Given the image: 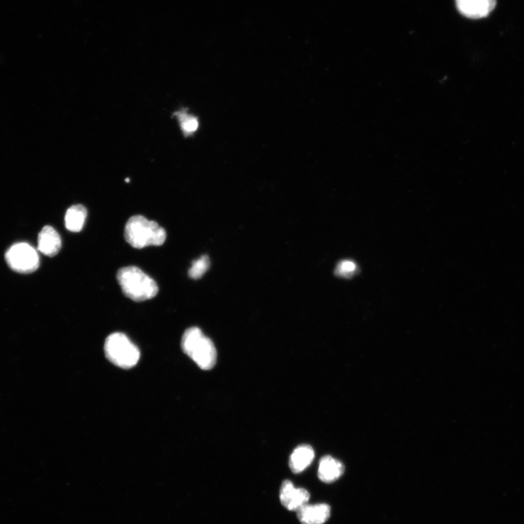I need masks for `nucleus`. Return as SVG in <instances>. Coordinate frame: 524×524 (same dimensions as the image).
<instances>
[{
	"instance_id": "f03ea898",
	"label": "nucleus",
	"mask_w": 524,
	"mask_h": 524,
	"mask_svg": "<svg viewBox=\"0 0 524 524\" xmlns=\"http://www.w3.org/2000/svg\"><path fill=\"white\" fill-rule=\"evenodd\" d=\"M117 279L123 294L135 302L151 300L159 291L156 283L140 268L135 266L120 269Z\"/></svg>"
},
{
	"instance_id": "4468645a",
	"label": "nucleus",
	"mask_w": 524,
	"mask_h": 524,
	"mask_svg": "<svg viewBox=\"0 0 524 524\" xmlns=\"http://www.w3.org/2000/svg\"><path fill=\"white\" fill-rule=\"evenodd\" d=\"M210 267V259L207 256H202L200 258L194 261L192 267L189 270V276L193 279L200 278Z\"/></svg>"
},
{
	"instance_id": "f8f14e48",
	"label": "nucleus",
	"mask_w": 524,
	"mask_h": 524,
	"mask_svg": "<svg viewBox=\"0 0 524 524\" xmlns=\"http://www.w3.org/2000/svg\"><path fill=\"white\" fill-rule=\"evenodd\" d=\"M87 215V209L84 205H72L67 210L65 216L67 229L72 232H81L86 223Z\"/></svg>"
},
{
	"instance_id": "7ed1b4c3",
	"label": "nucleus",
	"mask_w": 524,
	"mask_h": 524,
	"mask_svg": "<svg viewBox=\"0 0 524 524\" xmlns=\"http://www.w3.org/2000/svg\"><path fill=\"white\" fill-rule=\"evenodd\" d=\"M181 348L203 370H210L217 363V353L211 338L198 327L186 330L181 338Z\"/></svg>"
},
{
	"instance_id": "9d476101",
	"label": "nucleus",
	"mask_w": 524,
	"mask_h": 524,
	"mask_svg": "<svg viewBox=\"0 0 524 524\" xmlns=\"http://www.w3.org/2000/svg\"><path fill=\"white\" fill-rule=\"evenodd\" d=\"M344 470L342 462L331 456H326L320 461L318 475L321 482L332 483L343 475Z\"/></svg>"
},
{
	"instance_id": "39448f33",
	"label": "nucleus",
	"mask_w": 524,
	"mask_h": 524,
	"mask_svg": "<svg viewBox=\"0 0 524 524\" xmlns=\"http://www.w3.org/2000/svg\"><path fill=\"white\" fill-rule=\"evenodd\" d=\"M8 266L19 273H31L40 266V258L35 249L28 244L21 243L11 246L6 254Z\"/></svg>"
},
{
	"instance_id": "423d86ee",
	"label": "nucleus",
	"mask_w": 524,
	"mask_h": 524,
	"mask_svg": "<svg viewBox=\"0 0 524 524\" xmlns=\"http://www.w3.org/2000/svg\"><path fill=\"white\" fill-rule=\"evenodd\" d=\"M309 497V493L306 489L296 488L291 481H284L280 486V503L288 511L297 512L308 503Z\"/></svg>"
},
{
	"instance_id": "ddd939ff",
	"label": "nucleus",
	"mask_w": 524,
	"mask_h": 524,
	"mask_svg": "<svg viewBox=\"0 0 524 524\" xmlns=\"http://www.w3.org/2000/svg\"><path fill=\"white\" fill-rule=\"evenodd\" d=\"M174 115L177 117L182 132L186 137H189L196 132L199 127L198 118L189 115L186 110H181Z\"/></svg>"
},
{
	"instance_id": "1a4fd4ad",
	"label": "nucleus",
	"mask_w": 524,
	"mask_h": 524,
	"mask_svg": "<svg viewBox=\"0 0 524 524\" xmlns=\"http://www.w3.org/2000/svg\"><path fill=\"white\" fill-rule=\"evenodd\" d=\"M302 524H324L331 516L330 506L326 504H306L297 511Z\"/></svg>"
},
{
	"instance_id": "6e6552de",
	"label": "nucleus",
	"mask_w": 524,
	"mask_h": 524,
	"mask_svg": "<svg viewBox=\"0 0 524 524\" xmlns=\"http://www.w3.org/2000/svg\"><path fill=\"white\" fill-rule=\"evenodd\" d=\"M62 248V239L57 230L45 226L38 236V250L45 256H56Z\"/></svg>"
},
{
	"instance_id": "9b49d317",
	"label": "nucleus",
	"mask_w": 524,
	"mask_h": 524,
	"mask_svg": "<svg viewBox=\"0 0 524 524\" xmlns=\"http://www.w3.org/2000/svg\"><path fill=\"white\" fill-rule=\"evenodd\" d=\"M314 457V452L310 445H300L292 454L290 467L295 474H300L310 465Z\"/></svg>"
},
{
	"instance_id": "f257e3e1",
	"label": "nucleus",
	"mask_w": 524,
	"mask_h": 524,
	"mask_svg": "<svg viewBox=\"0 0 524 524\" xmlns=\"http://www.w3.org/2000/svg\"><path fill=\"white\" fill-rule=\"evenodd\" d=\"M125 239L135 249L162 246L166 240V232L159 224L142 216L129 219L125 227Z\"/></svg>"
},
{
	"instance_id": "2eb2a0df",
	"label": "nucleus",
	"mask_w": 524,
	"mask_h": 524,
	"mask_svg": "<svg viewBox=\"0 0 524 524\" xmlns=\"http://www.w3.org/2000/svg\"><path fill=\"white\" fill-rule=\"evenodd\" d=\"M356 270V266L353 261L345 260L339 262L335 273L338 276L348 278L353 275Z\"/></svg>"
},
{
	"instance_id": "20e7f679",
	"label": "nucleus",
	"mask_w": 524,
	"mask_h": 524,
	"mask_svg": "<svg viewBox=\"0 0 524 524\" xmlns=\"http://www.w3.org/2000/svg\"><path fill=\"white\" fill-rule=\"evenodd\" d=\"M104 352L111 363L125 370L133 368L140 358L139 348L122 333H114L107 338Z\"/></svg>"
},
{
	"instance_id": "dca6fc26",
	"label": "nucleus",
	"mask_w": 524,
	"mask_h": 524,
	"mask_svg": "<svg viewBox=\"0 0 524 524\" xmlns=\"http://www.w3.org/2000/svg\"><path fill=\"white\" fill-rule=\"evenodd\" d=\"M129 181H129V178H127V179H126V182H129Z\"/></svg>"
},
{
	"instance_id": "0eeeda50",
	"label": "nucleus",
	"mask_w": 524,
	"mask_h": 524,
	"mask_svg": "<svg viewBox=\"0 0 524 524\" xmlns=\"http://www.w3.org/2000/svg\"><path fill=\"white\" fill-rule=\"evenodd\" d=\"M496 5V0H456L459 12L464 16L473 19L488 16Z\"/></svg>"
}]
</instances>
